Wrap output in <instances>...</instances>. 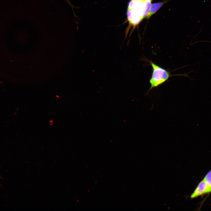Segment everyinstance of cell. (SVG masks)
I'll use <instances>...</instances> for the list:
<instances>
[{"label": "cell", "mask_w": 211, "mask_h": 211, "mask_svg": "<svg viewBox=\"0 0 211 211\" xmlns=\"http://www.w3.org/2000/svg\"><path fill=\"white\" fill-rule=\"evenodd\" d=\"M149 0V1H152L153 0Z\"/></svg>", "instance_id": "8"}, {"label": "cell", "mask_w": 211, "mask_h": 211, "mask_svg": "<svg viewBox=\"0 0 211 211\" xmlns=\"http://www.w3.org/2000/svg\"><path fill=\"white\" fill-rule=\"evenodd\" d=\"M203 179L207 184V188L206 193H207L209 188L211 186V170L207 173Z\"/></svg>", "instance_id": "5"}, {"label": "cell", "mask_w": 211, "mask_h": 211, "mask_svg": "<svg viewBox=\"0 0 211 211\" xmlns=\"http://www.w3.org/2000/svg\"><path fill=\"white\" fill-rule=\"evenodd\" d=\"M151 5V1L147 0H144L143 2L142 10L141 15L142 19L148 13Z\"/></svg>", "instance_id": "4"}, {"label": "cell", "mask_w": 211, "mask_h": 211, "mask_svg": "<svg viewBox=\"0 0 211 211\" xmlns=\"http://www.w3.org/2000/svg\"><path fill=\"white\" fill-rule=\"evenodd\" d=\"M66 3L70 6H71L72 5L71 4L70 2L69 1V0H65Z\"/></svg>", "instance_id": "6"}, {"label": "cell", "mask_w": 211, "mask_h": 211, "mask_svg": "<svg viewBox=\"0 0 211 211\" xmlns=\"http://www.w3.org/2000/svg\"><path fill=\"white\" fill-rule=\"evenodd\" d=\"M164 1H163L152 4L145 18L147 19H149L152 15L155 13L164 4Z\"/></svg>", "instance_id": "3"}, {"label": "cell", "mask_w": 211, "mask_h": 211, "mask_svg": "<svg viewBox=\"0 0 211 211\" xmlns=\"http://www.w3.org/2000/svg\"><path fill=\"white\" fill-rule=\"evenodd\" d=\"M207 188V184L203 179L198 184V186L190 196V198L193 199L206 193Z\"/></svg>", "instance_id": "2"}, {"label": "cell", "mask_w": 211, "mask_h": 211, "mask_svg": "<svg viewBox=\"0 0 211 211\" xmlns=\"http://www.w3.org/2000/svg\"><path fill=\"white\" fill-rule=\"evenodd\" d=\"M152 67V74L149 80L151 84L148 92L152 89L156 87L166 81L169 78L174 76L170 72L151 61L147 60Z\"/></svg>", "instance_id": "1"}, {"label": "cell", "mask_w": 211, "mask_h": 211, "mask_svg": "<svg viewBox=\"0 0 211 211\" xmlns=\"http://www.w3.org/2000/svg\"><path fill=\"white\" fill-rule=\"evenodd\" d=\"M210 192H211V186L209 188V189L208 190L207 193H210Z\"/></svg>", "instance_id": "7"}]
</instances>
